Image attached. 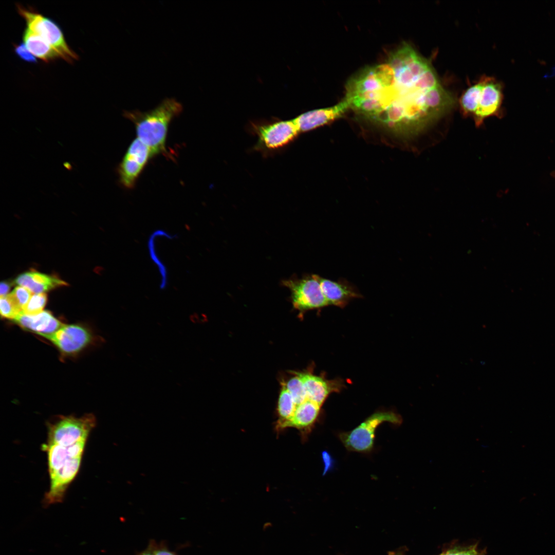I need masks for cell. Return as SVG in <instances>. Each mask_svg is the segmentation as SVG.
Masks as SVG:
<instances>
[{
    "instance_id": "obj_6",
    "label": "cell",
    "mask_w": 555,
    "mask_h": 555,
    "mask_svg": "<svg viewBox=\"0 0 555 555\" xmlns=\"http://www.w3.org/2000/svg\"><path fill=\"white\" fill-rule=\"evenodd\" d=\"M17 11L25 20L27 27L44 39L63 59L71 63L78 55L67 44L63 33L53 20L34 11L17 5Z\"/></svg>"
},
{
    "instance_id": "obj_10",
    "label": "cell",
    "mask_w": 555,
    "mask_h": 555,
    "mask_svg": "<svg viewBox=\"0 0 555 555\" xmlns=\"http://www.w3.org/2000/svg\"><path fill=\"white\" fill-rule=\"evenodd\" d=\"M152 157L150 149L139 139L135 138L130 144L117 168L120 183L126 188H133Z\"/></svg>"
},
{
    "instance_id": "obj_11",
    "label": "cell",
    "mask_w": 555,
    "mask_h": 555,
    "mask_svg": "<svg viewBox=\"0 0 555 555\" xmlns=\"http://www.w3.org/2000/svg\"><path fill=\"white\" fill-rule=\"evenodd\" d=\"M52 342L62 353L72 355L79 353L91 340L90 331L78 324L63 325L54 332L40 335Z\"/></svg>"
},
{
    "instance_id": "obj_19",
    "label": "cell",
    "mask_w": 555,
    "mask_h": 555,
    "mask_svg": "<svg viewBox=\"0 0 555 555\" xmlns=\"http://www.w3.org/2000/svg\"><path fill=\"white\" fill-rule=\"evenodd\" d=\"M296 406L291 394L284 385L278 400L277 411L279 419L276 428L279 429L285 428L286 424L292 418Z\"/></svg>"
},
{
    "instance_id": "obj_22",
    "label": "cell",
    "mask_w": 555,
    "mask_h": 555,
    "mask_svg": "<svg viewBox=\"0 0 555 555\" xmlns=\"http://www.w3.org/2000/svg\"><path fill=\"white\" fill-rule=\"evenodd\" d=\"M0 311L2 317L13 320L23 312L17 307L9 294L1 297Z\"/></svg>"
},
{
    "instance_id": "obj_5",
    "label": "cell",
    "mask_w": 555,
    "mask_h": 555,
    "mask_svg": "<svg viewBox=\"0 0 555 555\" xmlns=\"http://www.w3.org/2000/svg\"><path fill=\"white\" fill-rule=\"evenodd\" d=\"M402 421L401 415L395 412L377 411L353 430L340 432L338 437L348 451L362 453H369L374 448L376 431L380 424L388 422L399 426L402 424Z\"/></svg>"
},
{
    "instance_id": "obj_7",
    "label": "cell",
    "mask_w": 555,
    "mask_h": 555,
    "mask_svg": "<svg viewBox=\"0 0 555 555\" xmlns=\"http://www.w3.org/2000/svg\"><path fill=\"white\" fill-rule=\"evenodd\" d=\"M96 420L94 415L87 414L80 417L60 416L48 423L47 444L70 445L87 440L95 427Z\"/></svg>"
},
{
    "instance_id": "obj_26",
    "label": "cell",
    "mask_w": 555,
    "mask_h": 555,
    "mask_svg": "<svg viewBox=\"0 0 555 555\" xmlns=\"http://www.w3.org/2000/svg\"><path fill=\"white\" fill-rule=\"evenodd\" d=\"M14 52L18 58L25 62L31 63L38 62L36 58L29 51L23 42L14 46Z\"/></svg>"
},
{
    "instance_id": "obj_9",
    "label": "cell",
    "mask_w": 555,
    "mask_h": 555,
    "mask_svg": "<svg viewBox=\"0 0 555 555\" xmlns=\"http://www.w3.org/2000/svg\"><path fill=\"white\" fill-rule=\"evenodd\" d=\"M319 276L312 274L301 279L283 281V285L291 292L292 303L295 309L305 311L329 305L322 292Z\"/></svg>"
},
{
    "instance_id": "obj_23",
    "label": "cell",
    "mask_w": 555,
    "mask_h": 555,
    "mask_svg": "<svg viewBox=\"0 0 555 555\" xmlns=\"http://www.w3.org/2000/svg\"><path fill=\"white\" fill-rule=\"evenodd\" d=\"M8 294L17 307L23 311L32 295V292L24 287L18 286Z\"/></svg>"
},
{
    "instance_id": "obj_3",
    "label": "cell",
    "mask_w": 555,
    "mask_h": 555,
    "mask_svg": "<svg viewBox=\"0 0 555 555\" xmlns=\"http://www.w3.org/2000/svg\"><path fill=\"white\" fill-rule=\"evenodd\" d=\"M86 441L81 440L71 445H43L48 457L50 488L46 496L49 501H63L67 487L79 470Z\"/></svg>"
},
{
    "instance_id": "obj_28",
    "label": "cell",
    "mask_w": 555,
    "mask_h": 555,
    "mask_svg": "<svg viewBox=\"0 0 555 555\" xmlns=\"http://www.w3.org/2000/svg\"><path fill=\"white\" fill-rule=\"evenodd\" d=\"M323 458L324 460L325 461V472H326L331 465H330L331 462L330 457H329L328 454H327L326 452H325L323 453Z\"/></svg>"
},
{
    "instance_id": "obj_4",
    "label": "cell",
    "mask_w": 555,
    "mask_h": 555,
    "mask_svg": "<svg viewBox=\"0 0 555 555\" xmlns=\"http://www.w3.org/2000/svg\"><path fill=\"white\" fill-rule=\"evenodd\" d=\"M503 97L501 84L493 78L484 77L462 94L460 110L464 116L472 117L479 127L485 119L497 115Z\"/></svg>"
},
{
    "instance_id": "obj_12",
    "label": "cell",
    "mask_w": 555,
    "mask_h": 555,
    "mask_svg": "<svg viewBox=\"0 0 555 555\" xmlns=\"http://www.w3.org/2000/svg\"><path fill=\"white\" fill-rule=\"evenodd\" d=\"M348 109L349 107L347 102L343 99L333 106L307 112L292 120L300 134L310 131L337 119Z\"/></svg>"
},
{
    "instance_id": "obj_8",
    "label": "cell",
    "mask_w": 555,
    "mask_h": 555,
    "mask_svg": "<svg viewBox=\"0 0 555 555\" xmlns=\"http://www.w3.org/2000/svg\"><path fill=\"white\" fill-rule=\"evenodd\" d=\"M251 125L252 131L258 138L255 149L266 152L275 151L286 147L300 134L292 119Z\"/></svg>"
},
{
    "instance_id": "obj_17",
    "label": "cell",
    "mask_w": 555,
    "mask_h": 555,
    "mask_svg": "<svg viewBox=\"0 0 555 555\" xmlns=\"http://www.w3.org/2000/svg\"><path fill=\"white\" fill-rule=\"evenodd\" d=\"M321 406L306 399L297 405L291 420L285 428H295L303 431H308L316 423L319 417Z\"/></svg>"
},
{
    "instance_id": "obj_15",
    "label": "cell",
    "mask_w": 555,
    "mask_h": 555,
    "mask_svg": "<svg viewBox=\"0 0 555 555\" xmlns=\"http://www.w3.org/2000/svg\"><path fill=\"white\" fill-rule=\"evenodd\" d=\"M13 321L23 328L39 335L52 334L64 325L46 310L33 316L27 315L22 312Z\"/></svg>"
},
{
    "instance_id": "obj_21",
    "label": "cell",
    "mask_w": 555,
    "mask_h": 555,
    "mask_svg": "<svg viewBox=\"0 0 555 555\" xmlns=\"http://www.w3.org/2000/svg\"><path fill=\"white\" fill-rule=\"evenodd\" d=\"M47 301L45 293H34L31 296L23 312L27 315L33 316L42 312Z\"/></svg>"
},
{
    "instance_id": "obj_2",
    "label": "cell",
    "mask_w": 555,
    "mask_h": 555,
    "mask_svg": "<svg viewBox=\"0 0 555 555\" xmlns=\"http://www.w3.org/2000/svg\"><path fill=\"white\" fill-rule=\"evenodd\" d=\"M182 110L174 98H165L147 112L124 111V116L135 125L137 138L150 150L152 156L166 152L165 141L169 124Z\"/></svg>"
},
{
    "instance_id": "obj_18",
    "label": "cell",
    "mask_w": 555,
    "mask_h": 555,
    "mask_svg": "<svg viewBox=\"0 0 555 555\" xmlns=\"http://www.w3.org/2000/svg\"><path fill=\"white\" fill-rule=\"evenodd\" d=\"M23 40L27 49L34 57L45 62L61 58L60 54L44 39L27 27L23 32Z\"/></svg>"
},
{
    "instance_id": "obj_24",
    "label": "cell",
    "mask_w": 555,
    "mask_h": 555,
    "mask_svg": "<svg viewBox=\"0 0 555 555\" xmlns=\"http://www.w3.org/2000/svg\"><path fill=\"white\" fill-rule=\"evenodd\" d=\"M439 555H485V551L479 549L476 545L454 546L443 551Z\"/></svg>"
},
{
    "instance_id": "obj_20",
    "label": "cell",
    "mask_w": 555,
    "mask_h": 555,
    "mask_svg": "<svg viewBox=\"0 0 555 555\" xmlns=\"http://www.w3.org/2000/svg\"><path fill=\"white\" fill-rule=\"evenodd\" d=\"M284 385L291 394L297 405L303 403L307 399L304 385L297 375L290 378Z\"/></svg>"
},
{
    "instance_id": "obj_29",
    "label": "cell",
    "mask_w": 555,
    "mask_h": 555,
    "mask_svg": "<svg viewBox=\"0 0 555 555\" xmlns=\"http://www.w3.org/2000/svg\"><path fill=\"white\" fill-rule=\"evenodd\" d=\"M136 555H154L151 546L148 544L147 547L143 550L137 552Z\"/></svg>"
},
{
    "instance_id": "obj_25",
    "label": "cell",
    "mask_w": 555,
    "mask_h": 555,
    "mask_svg": "<svg viewBox=\"0 0 555 555\" xmlns=\"http://www.w3.org/2000/svg\"><path fill=\"white\" fill-rule=\"evenodd\" d=\"M148 544L151 546L154 555H178L176 552L170 550L164 541L157 542L151 539Z\"/></svg>"
},
{
    "instance_id": "obj_27",
    "label": "cell",
    "mask_w": 555,
    "mask_h": 555,
    "mask_svg": "<svg viewBox=\"0 0 555 555\" xmlns=\"http://www.w3.org/2000/svg\"><path fill=\"white\" fill-rule=\"evenodd\" d=\"M11 284L8 281H2L1 283L0 293L1 297L7 295L11 288Z\"/></svg>"
},
{
    "instance_id": "obj_13",
    "label": "cell",
    "mask_w": 555,
    "mask_h": 555,
    "mask_svg": "<svg viewBox=\"0 0 555 555\" xmlns=\"http://www.w3.org/2000/svg\"><path fill=\"white\" fill-rule=\"evenodd\" d=\"M319 280L322 292L329 305L344 307L350 300L362 296L357 288L345 279L332 281L320 276Z\"/></svg>"
},
{
    "instance_id": "obj_16",
    "label": "cell",
    "mask_w": 555,
    "mask_h": 555,
    "mask_svg": "<svg viewBox=\"0 0 555 555\" xmlns=\"http://www.w3.org/2000/svg\"><path fill=\"white\" fill-rule=\"evenodd\" d=\"M14 283L24 287L32 293H41L55 288L67 285V283L58 278L32 270L19 275Z\"/></svg>"
},
{
    "instance_id": "obj_14",
    "label": "cell",
    "mask_w": 555,
    "mask_h": 555,
    "mask_svg": "<svg viewBox=\"0 0 555 555\" xmlns=\"http://www.w3.org/2000/svg\"><path fill=\"white\" fill-rule=\"evenodd\" d=\"M306 394L307 399L322 406L328 395L338 391L341 386L337 381L327 380L309 373H298Z\"/></svg>"
},
{
    "instance_id": "obj_1",
    "label": "cell",
    "mask_w": 555,
    "mask_h": 555,
    "mask_svg": "<svg viewBox=\"0 0 555 555\" xmlns=\"http://www.w3.org/2000/svg\"><path fill=\"white\" fill-rule=\"evenodd\" d=\"M346 90L349 108L402 138L421 134L455 103L431 63L408 44L354 76Z\"/></svg>"
}]
</instances>
